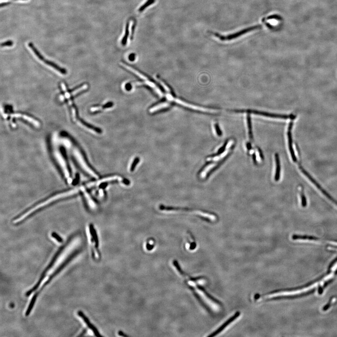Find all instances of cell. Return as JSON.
<instances>
[{
  "mask_svg": "<svg viewBox=\"0 0 337 337\" xmlns=\"http://www.w3.org/2000/svg\"><path fill=\"white\" fill-rule=\"evenodd\" d=\"M121 66L123 67H124V68H125V69H128V70H129V71H130L132 72V73L135 74H136V75H137V76H139L140 78L142 79L143 80L145 81H146L149 80V79H147V78L146 77V76H144V75H143V74H142L140 73L138 71H137L136 70L134 69V68H132V67H131L125 64H124V63H121Z\"/></svg>",
  "mask_w": 337,
  "mask_h": 337,
  "instance_id": "15",
  "label": "cell"
},
{
  "mask_svg": "<svg viewBox=\"0 0 337 337\" xmlns=\"http://www.w3.org/2000/svg\"><path fill=\"white\" fill-rule=\"evenodd\" d=\"M166 96L167 99L168 100L175 102L177 103H179V104H180L181 105H183L184 107L189 108L195 110L201 111H208V112H216L217 111H216L214 110L206 109L200 107H196V106H194V105H192V104H189V103L184 102L180 100H179V99L174 98V97H173L171 95H170V94H167Z\"/></svg>",
  "mask_w": 337,
  "mask_h": 337,
  "instance_id": "9",
  "label": "cell"
},
{
  "mask_svg": "<svg viewBox=\"0 0 337 337\" xmlns=\"http://www.w3.org/2000/svg\"><path fill=\"white\" fill-rule=\"evenodd\" d=\"M113 106V103L111 102L108 103L107 104H105L103 105V107H94L93 108L91 109V111H97L101 110L103 109L111 107Z\"/></svg>",
  "mask_w": 337,
  "mask_h": 337,
  "instance_id": "24",
  "label": "cell"
},
{
  "mask_svg": "<svg viewBox=\"0 0 337 337\" xmlns=\"http://www.w3.org/2000/svg\"><path fill=\"white\" fill-rule=\"evenodd\" d=\"M300 168H301V171H302V172H303V173H304V174H305V175H306V176H307V177H308V178H309V179H310V180H311V181H312L314 184H315V185H316V187H317L319 189V190H320V191H321V192H322V193H323V194H324L326 196V197H327V198H329V199H330V200H331V201H332V202H333L334 203L336 204V205H337V202L336 201H335V200H334V199H333V198H332L331 197V196H330V195L328 194L326 191H324V190L322 188V187H320V186H319V184H317V183L316 182V181H315V180L313 179H312V178H311V176H310V175H309V174H308V173H307V172H306V171H305V170H303V168L302 167H300Z\"/></svg>",
  "mask_w": 337,
  "mask_h": 337,
  "instance_id": "14",
  "label": "cell"
},
{
  "mask_svg": "<svg viewBox=\"0 0 337 337\" xmlns=\"http://www.w3.org/2000/svg\"><path fill=\"white\" fill-rule=\"evenodd\" d=\"M85 190L83 191V194H84V196H85V198L88 204L91 208H96V204L94 201L92 200V198H91V197L90 196V195H89V193L85 192Z\"/></svg>",
  "mask_w": 337,
  "mask_h": 337,
  "instance_id": "16",
  "label": "cell"
},
{
  "mask_svg": "<svg viewBox=\"0 0 337 337\" xmlns=\"http://www.w3.org/2000/svg\"><path fill=\"white\" fill-rule=\"evenodd\" d=\"M78 253V251H76V252H74L72 254H71V255H70V256H69V257H68V258H67V259L64 262H63V263H62V264H61V265H60V266L58 268H57V270H56L55 271H54V272L53 273V274H52V275H51L50 277H49V279H48V280H47V281H46V282H45V284H44L43 286H42V288H41V289H40V290H39V291H38V292H36V293H35V294H34V295H33V297H32V299H31V300H32V301H36L37 298L38 294H39V293H40V291H41V290H43L44 288L45 287V286H46V285H47V284H48V283L50 282L52 280V279H53V278H54V277H55V276H56L57 274H58L60 272V271H61V270H62V269H63V268H64V267H65V266H66V265H67V264H68V263H69V262H70V261H71V260L72 259H73V258H74V257H75V256H76V255H77Z\"/></svg>",
  "mask_w": 337,
  "mask_h": 337,
  "instance_id": "6",
  "label": "cell"
},
{
  "mask_svg": "<svg viewBox=\"0 0 337 337\" xmlns=\"http://www.w3.org/2000/svg\"><path fill=\"white\" fill-rule=\"evenodd\" d=\"M136 22L134 23L133 25H132V35L131 39H132L133 38V34H134V32H135V29H136Z\"/></svg>",
  "mask_w": 337,
  "mask_h": 337,
  "instance_id": "32",
  "label": "cell"
},
{
  "mask_svg": "<svg viewBox=\"0 0 337 337\" xmlns=\"http://www.w3.org/2000/svg\"><path fill=\"white\" fill-rule=\"evenodd\" d=\"M158 81L160 83H161V85H162V86L163 87V88L165 89V90L166 91H167V92H171V90H170V89H169V88L166 85V84H165V83H164V82H163L161 81V80L158 79Z\"/></svg>",
  "mask_w": 337,
  "mask_h": 337,
  "instance_id": "30",
  "label": "cell"
},
{
  "mask_svg": "<svg viewBox=\"0 0 337 337\" xmlns=\"http://www.w3.org/2000/svg\"><path fill=\"white\" fill-rule=\"evenodd\" d=\"M215 129H216V131L217 133L219 136H221L222 135V132L220 130V129H219L218 125L216 124L215 125Z\"/></svg>",
  "mask_w": 337,
  "mask_h": 337,
  "instance_id": "31",
  "label": "cell"
},
{
  "mask_svg": "<svg viewBox=\"0 0 337 337\" xmlns=\"http://www.w3.org/2000/svg\"><path fill=\"white\" fill-rule=\"evenodd\" d=\"M11 2H4V3H2L1 4V5H0V7H1V8H2V7H5V6H8V5H9V4H11Z\"/></svg>",
  "mask_w": 337,
  "mask_h": 337,
  "instance_id": "35",
  "label": "cell"
},
{
  "mask_svg": "<svg viewBox=\"0 0 337 337\" xmlns=\"http://www.w3.org/2000/svg\"><path fill=\"white\" fill-rule=\"evenodd\" d=\"M81 123L83 124L84 126H86L89 129H90L96 132H97V133H100L102 132V130L100 129H98V128L95 127V126H93L92 125L89 124L87 123L84 121H82V119H80V120Z\"/></svg>",
  "mask_w": 337,
  "mask_h": 337,
  "instance_id": "20",
  "label": "cell"
},
{
  "mask_svg": "<svg viewBox=\"0 0 337 337\" xmlns=\"http://www.w3.org/2000/svg\"><path fill=\"white\" fill-rule=\"evenodd\" d=\"M226 145H227V143L225 144L223 147H221V149H220V150H219V151H218V153L220 154L223 152L225 148L226 147Z\"/></svg>",
  "mask_w": 337,
  "mask_h": 337,
  "instance_id": "34",
  "label": "cell"
},
{
  "mask_svg": "<svg viewBox=\"0 0 337 337\" xmlns=\"http://www.w3.org/2000/svg\"><path fill=\"white\" fill-rule=\"evenodd\" d=\"M140 161V158H138V157H136V158H135L133 159V160L132 161V164H131L130 167L129 168L130 172H134V171L136 170V167L138 164L139 163Z\"/></svg>",
  "mask_w": 337,
  "mask_h": 337,
  "instance_id": "23",
  "label": "cell"
},
{
  "mask_svg": "<svg viewBox=\"0 0 337 337\" xmlns=\"http://www.w3.org/2000/svg\"><path fill=\"white\" fill-rule=\"evenodd\" d=\"M240 316V312H237L235 313V314H234L233 317H232L230 319H228L226 322H225L221 327H219L218 329H217V330H216V331L212 332L210 335H209L208 337H214V336H216V335L219 334L220 332H222L223 330H224L225 328H227L228 325H230L231 323H233L234 321H235Z\"/></svg>",
  "mask_w": 337,
  "mask_h": 337,
  "instance_id": "10",
  "label": "cell"
},
{
  "mask_svg": "<svg viewBox=\"0 0 337 337\" xmlns=\"http://www.w3.org/2000/svg\"><path fill=\"white\" fill-rule=\"evenodd\" d=\"M247 120H248V130H249V137H250V139L252 140V125H251V119H250L249 115H248Z\"/></svg>",
  "mask_w": 337,
  "mask_h": 337,
  "instance_id": "26",
  "label": "cell"
},
{
  "mask_svg": "<svg viewBox=\"0 0 337 337\" xmlns=\"http://www.w3.org/2000/svg\"><path fill=\"white\" fill-rule=\"evenodd\" d=\"M155 245V242L153 239H149L146 243L145 248L148 251L152 250Z\"/></svg>",
  "mask_w": 337,
  "mask_h": 337,
  "instance_id": "22",
  "label": "cell"
},
{
  "mask_svg": "<svg viewBox=\"0 0 337 337\" xmlns=\"http://www.w3.org/2000/svg\"><path fill=\"white\" fill-rule=\"evenodd\" d=\"M173 264L176 270H177L184 281L200 300L202 301L203 300L204 303L205 304L206 303L207 306L210 307L211 310L216 311L220 310L221 304L219 302L211 297L201 286L205 281L203 278H191L183 271L177 260H174Z\"/></svg>",
  "mask_w": 337,
  "mask_h": 337,
  "instance_id": "1",
  "label": "cell"
},
{
  "mask_svg": "<svg viewBox=\"0 0 337 337\" xmlns=\"http://www.w3.org/2000/svg\"><path fill=\"white\" fill-rule=\"evenodd\" d=\"M86 332H87V329H84V330H83V331L82 332V333H81V334H80L79 335H78V336H83V335H84V334H85V333H86Z\"/></svg>",
  "mask_w": 337,
  "mask_h": 337,
  "instance_id": "36",
  "label": "cell"
},
{
  "mask_svg": "<svg viewBox=\"0 0 337 337\" xmlns=\"http://www.w3.org/2000/svg\"><path fill=\"white\" fill-rule=\"evenodd\" d=\"M196 214H199V215H201V216H203L205 218H208L210 220H216V217L213 215H208V214H206V213H203V212H201L200 211H198V212H196Z\"/></svg>",
  "mask_w": 337,
  "mask_h": 337,
  "instance_id": "25",
  "label": "cell"
},
{
  "mask_svg": "<svg viewBox=\"0 0 337 337\" xmlns=\"http://www.w3.org/2000/svg\"><path fill=\"white\" fill-rule=\"evenodd\" d=\"M73 154L78 165L85 172L94 179H98V175L90 167L85 157L79 150L75 148L73 150Z\"/></svg>",
  "mask_w": 337,
  "mask_h": 337,
  "instance_id": "4",
  "label": "cell"
},
{
  "mask_svg": "<svg viewBox=\"0 0 337 337\" xmlns=\"http://www.w3.org/2000/svg\"><path fill=\"white\" fill-rule=\"evenodd\" d=\"M77 314H78V315L79 317H80L82 318V320L84 321V322H85L86 324L87 325L88 327L94 333L95 335L96 336H97V337H98V336H102V335L100 334V332H98L97 329L95 327L94 325H93V324L90 323V321L89 320L88 318L85 315H84V313H83L82 311H78V312H77Z\"/></svg>",
  "mask_w": 337,
  "mask_h": 337,
  "instance_id": "12",
  "label": "cell"
},
{
  "mask_svg": "<svg viewBox=\"0 0 337 337\" xmlns=\"http://www.w3.org/2000/svg\"><path fill=\"white\" fill-rule=\"evenodd\" d=\"M71 240L72 239H70V240H69V241H68V242H67V243H66V244L65 245L63 246L60 247V248L59 249L58 252H56V254H55L54 257H53V259H52L51 261L50 264H49V265H48L47 267H46V268H45V269L44 271L43 272V273H42V274H41V276H40V278H39V280H38V281L37 283L36 284V285H35V286H34V287H33L31 289H30L29 291H28L27 292H26V294H25V295H26V296H29L30 295H31V294H32L33 292H34V291H36V290L38 288V287H39V286H40V284H41V282H42V281H43V280H44L45 277V275H46V273H47V272H48V270H50V269H51V268L53 266V265H54V263H55L56 260H57V258H58L59 255H60V253L62 252L63 250H64L65 248V247H66V246L67 245H68V244L70 243V241H71Z\"/></svg>",
  "mask_w": 337,
  "mask_h": 337,
  "instance_id": "5",
  "label": "cell"
},
{
  "mask_svg": "<svg viewBox=\"0 0 337 337\" xmlns=\"http://www.w3.org/2000/svg\"><path fill=\"white\" fill-rule=\"evenodd\" d=\"M51 236L53 238L55 239L56 241H58L59 243H62L63 242V239L57 233L55 232H53L51 234Z\"/></svg>",
  "mask_w": 337,
  "mask_h": 337,
  "instance_id": "27",
  "label": "cell"
},
{
  "mask_svg": "<svg viewBox=\"0 0 337 337\" xmlns=\"http://www.w3.org/2000/svg\"><path fill=\"white\" fill-rule=\"evenodd\" d=\"M13 41L12 40H8L6 41V42H3L1 44L2 47H5V46H11L13 45Z\"/></svg>",
  "mask_w": 337,
  "mask_h": 337,
  "instance_id": "28",
  "label": "cell"
},
{
  "mask_svg": "<svg viewBox=\"0 0 337 337\" xmlns=\"http://www.w3.org/2000/svg\"><path fill=\"white\" fill-rule=\"evenodd\" d=\"M170 105V103H161V104L156 105V106H154V107L151 108L150 110V113H153V112L160 110L168 107Z\"/></svg>",
  "mask_w": 337,
  "mask_h": 337,
  "instance_id": "18",
  "label": "cell"
},
{
  "mask_svg": "<svg viewBox=\"0 0 337 337\" xmlns=\"http://www.w3.org/2000/svg\"><path fill=\"white\" fill-rule=\"evenodd\" d=\"M85 189V187L82 186V187H79L78 188H75L74 189L66 191V192H62V193H59V194L52 196L50 197V198H48V199L41 202L40 203L34 206V207L31 208L30 209L24 212L22 215H20L17 218L15 219L13 221V223L15 224L20 223V222H22L23 221L25 220L30 216L33 214V213L39 210L40 209L44 208V207L48 206V205H50V204L53 203L54 202L59 201L60 199L74 195L75 194L77 193H79L80 192H83Z\"/></svg>",
  "mask_w": 337,
  "mask_h": 337,
  "instance_id": "2",
  "label": "cell"
},
{
  "mask_svg": "<svg viewBox=\"0 0 337 337\" xmlns=\"http://www.w3.org/2000/svg\"><path fill=\"white\" fill-rule=\"evenodd\" d=\"M301 198H302V206L303 207H305L307 205V202H306V198H305V196H304V194L303 193V192L301 193Z\"/></svg>",
  "mask_w": 337,
  "mask_h": 337,
  "instance_id": "29",
  "label": "cell"
},
{
  "mask_svg": "<svg viewBox=\"0 0 337 337\" xmlns=\"http://www.w3.org/2000/svg\"><path fill=\"white\" fill-rule=\"evenodd\" d=\"M129 59L130 60L133 61L136 59V55L134 53H132L129 56Z\"/></svg>",
  "mask_w": 337,
  "mask_h": 337,
  "instance_id": "33",
  "label": "cell"
},
{
  "mask_svg": "<svg viewBox=\"0 0 337 337\" xmlns=\"http://www.w3.org/2000/svg\"><path fill=\"white\" fill-rule=\"evenodd\" d=\"M129 22L128 21L127 23H126V27H125V34L123 38L121 41L122 44L124 46L126 45V43H127V40H128V37H129Z\"/></svg>",
  "mask_w": 337,
  "mask_h": 337,
  "instance_id": "19",
  "label": "cell"
},
{
  "mask_svg": "<svg viewBox=\"0 0 337 337\" xmlns=\"http://www.w3.org/2000/svg\"><path fill=\"white\" fill-rule=\"evenodd\" d=\"M15 1H17V0H15ZM23 1H24V0H23Z\"/></svg>",
  "mask_w": 337,
  "mask_h": 337,
  "instance_id": "37",
  "label": "cell"
},
{
  "mask_svg": "<svg viewBox=\"0 0 337 337\" xmlns=\"http://www.w3.org/2000/svg\"><path fill=\"white\" fill-rule=\"evenodd\" d=\"M88 229L89 235H91V236H92L93 237L95 242L94 247L95 248L96 250V252H97V254H98L99 257H100V252H99V250H98L99 241H98V236H97L96 230L95 229L94 226L92 224H89V225Z\"/></svg>",
  "mask_w": 337,
  "mask_h": 337,
  "instance_id": "13",
  "label": "cell"
},
{
  "mask_svg": "<svg viewBox=\"0 0 337 337\" xmlns=\"http://www.w3.org/2000/svg\"><path fill=\"white\" fill-rule=\"evenodd\" d=\"M293 124H294L293 121H291L290 123H289V125L288 126V147H289V151H290V154H291L292 159L293 160L294 162H296V161H297V159H296V157L295 156V152H294L293 147L292 130V129H293Z\"/></svg>",
  "mask_w": 337,
  "mask_h": 337,
  "instance_id": "11",
  "label": "cell"
},
{
  "mask_svg": "<svg viewBox=\"0 0 337 337\" xmlns=\"http://www.w3.org/2000/svg\"><path fill=\"white\" fill-rule=\"evenodd\" d=\"M275 162H276V173H275V180L278 181L280 179V163L279 155L278 154H275Z\"/></svg>",
  "mask_w": 337,
  "mask_h": 337,
  "instance_id": "17",
  "label": "cell"
},
{
  "mask_svg": "<svg viewBox=\"0 0 337 337\" xmlns=\"http://www.w3.org/2000/svg\"><path fill=\"white\" fill-rule=\"evenodd\" d=\"M155 1L156 0H147V1L143 5L140 6L139 9H138V11L140 12H143L147 8V7L151 5L152 4H153V3H154L155 2Z\"/></svg>",
  "mask_w": 337,
  "mask_h": 337,
  "instance_id": "21",
  "label": "cell"
},
{
  "mask_svg": "<svg viewBox=\"0 0 337 337\" xmlns=\"http://www.w3.org/2000/svg\"><path fill=\"white\" fill-rule=\"evenodd\" d=\"M260 25H255V26H252V27L246 28V29H245L242 30V31H240L236 32V33H234V34L228 35V36H221V35L217 34H216L215 35H216L217 37L220 38L221 40H223H223H232V39H235V38H237L238 37L241 36L242 35H244V34H245V33H248V32L252 31H254V30L258 29V28H260Z\"/></svg>",
  "mask_w": 337,
  "mask_h": 337,
  "instance_id": "8",
  "label": "cell"
},
{
  "mask_svg": "<svg viewBox=\"0 0 337 337\" xmlns=\"http://www.w3.org/2000/svg\"><path fill=\"white\" fill-rule=\"evenodd\" d=\"M55 159L59 166L65 179L68 184H72L73 181L72 170L69 165V162L64 150H61L55 152Z\"/></svg>",
  "mask_w": 337,
  "mask_h": 337,
  "instance_id": "3",
  "label": "cell"
},
{
  "mask_svg": "<svg viewBox=\"0 0 337 337\" xmlns=\"http://www.w3.org/2000/svg\"><path fill=\"white\" fill-rule=\"evenodd\" d=\"M28 46L31 49V50L34 53V54L36 55L37 57L40 60L43 62H44L46 64L50 66L51 67H53L54 69L57 70L58 71L60 72V73L62 74H66L67 71L64 68H61L58 65L55 64L54 62H52V61H49L48 60L46 59L44 57V56L40 53L38 51V50L36 48L35 46H34V44H33L31 42H30L28 44Z\"/></svg>",
  "mask_w": 337,
  "mask_h": 337,
  "instance_id": "7",
  "label": "cell"
}]
</instances>
